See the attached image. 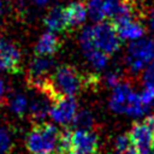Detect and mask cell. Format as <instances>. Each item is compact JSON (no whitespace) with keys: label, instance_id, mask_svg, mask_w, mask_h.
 Returning a JSON list of instances; mask_svg holds the SVG:
<instances>
[{"label":"cell","instance_id":"obj_1","mask_svg":"<svg viewBox=\"0 0 154 154\" xmlns=\"http://www.w3.org/2000/svg\"><path fill=\"white\" fill-rule=\"evenodd\" d=\"M97 81L99 78L96 76H84L75 66L61 65L54 70L42 94L54 102L65 96H75L82 89L97 83Z\"/></svg>","mask_w":154,"mask_h":154},{"label":"cell","instance_id":"obj_2","mask_svg":"<svg viewBox=\"0 0 154 154\" xmlns=\"http://www.w3.org/2000/svg\"><path fill=\"white\" fill-rule=\"evenodd\" d=\"M60 131L51 123H36L25 138V146L30 154H54L57 152Z\"/></svg>","mask_w":154,"mask_h":154},{"label":"cell","instance_id":"obj_3","mask_svg":"<svg viewBox=\"0 0 154 154\" xmlns=\"http://www.w3.org/2000/svg\"><path fill=\"white\" fill-rule=\"evenodd\" d=\"M109 107L117 113H126L132 117H140L149 109V106L143 103L141 95L136 94L131 85L124 81L113 88Z\"/></svg>","mask_w":154,"mask_h":154},{"label":"cell","instance_id":"obj_4","mask_svg":"<svg viewBox=\"0 0 154 154\" xmlns=\"http://www.w3.org/2000/svg\"><path fill=\"white\" fill-rule=\"evenodd\" d=\"M154 61V38H140L130 43L126 64L134 72H140Z\"/></svg>","mask_w":154,"mask_h":154},{"label":"cell","instance_id":"obj_5","mask_svg":"<svg viewBox=\"0 0 154 154\" xmlns=\"http://www.w3.org/2000/svg\"><path fill=\"white\" fill-rule=\"evenodd\" d=\"M90 30L94 45L97 49L107 55H111L119 49L122 38L111 22H97V24L90 26Z\"/></svg>","mask_w":154,"mask_h":154},{"label":"cell","instance_id":"obj_6","mask_svg":"<svg viewBox=\"0 0 154 154\" xmlns=\"http://www.w3.org/2000/svg\"><path fill=\"white\" fill-rule=\"evenodd\" d=\"M52 69H53V61L49 59V57H38L36 55L29 66L28 70V85L40 93H43L49 77L52 76Z\"/></svg>","mask_w":154,"mask_h":154},{"label":"cell","instance_id":"obj_7","mask_svg":"<svg viewBox=\"0 0 154 154\" xmlns=\"http://www.w3.org/2000/svg\"><path fill=\"white\" fill-rule=\"evenodd\" d=\"M128 135L140 154H150L154 146V129L146 120L134 123Z\"/></svg>","mask_w":154,"mask_h":154},{"label":"cell","instance_id":"obj_8","mask_svg":"<svg viewBox=\"0 0 154 154\" xmlns=\"http://www.w3.org/2000/svg\"><path fill=\"white\" fill-rule=\"evenodd\" d=\"M99 149V140L91 130H72L71 153L72 154H96Z\"/></svg>","mask_w":154,"mask_h":154},{"label":"cell","instance_id":"obj_9","mask_svg":"<svg viewBox=\"0 0 154 154\" xmlns=\"http://www.w3.org/2000/svg\"><path fill=\"white\" fill-rule=\"evenodd\" d=\"M77 113V102L73 96H65L51 105L49 117L61 125H67L72 123Z\"/></svg>","mask_w":154,"mask_h":154},{"label":"cell","instance_id":"obj_10","mask_svg":"<svg viewBox=\"0 0 154 154\" xmlns=\"http://www.w3.org/2000/svg\"><path fill=\"white\" fill-rule=\"evenodd\" d=\"M0 58L5 63L6 71L10 73H19L22 70V55L18 47L4 38H0Z\"/></svg>","mask_w":154,"mask_h":154},{"label":"cell","instance_id":"obj_11","mask_svg":"<svg viewBox=\"0 0 154 154\" xmlns=\"http://www.w3.org/2000/svg\"><path fill=\"white\" fill-rule=\"evenodd\" d=\"M119 2V0H88L85 6L93 20L103 22L107 18H112Z\"/></svg>","mask_w":154,"mask_h":154},{"label":"cell","instance_id":"obj_12","mask_svg":"<svg viewBox=\"0 0 154 154\" xmlns=\"http://www.w3.org/2000/svg\"><path fill=\"white\" fill-rule=\"evenodd\" d=\"M138 19V7L136 0H122L112 16V25H119L130 20Z\"/></svg>","mask_w":154,"mask_h":154},{"label":"cell","instance_id":"obj_13","mask_svg":"<svg viewBox=\"0 0 154 154\" xmlns=\"http://www.w3.org/2000/svg\"><path fill=\"white\" fill-rule=\"evenodd\" d=\"M61 48V42L59 37L53 34V31L45 32L37 41L35 46V54L38 57H52L59 52Z\"/></svg>","mask_w":154,"mask_h":154},{"label":"cell","instance_id":"obj_14","mask_svg":"<svg viewBox=\"0 0 154 154\" xmlns=\"http://www.w3.org/2000/svg\"><path fill=\"white\" fill-rule=\"evenodd\" d=\"M43 22H45V25L51 31H55V32L70 31L66 16H65V7H61V6L52 7L46 14Z\"/></svg>","mask_w":154,"mask_h":154},{"label":"cell","instance_id":"obj_15","mask_svg":"<svg viewBox=\"0 0 154 154\" xmlns=\"http://www.w3.org/2000/svg\"><path fill=\"white\" fill-rule=\"evenodd\" d=\"M65 16L67 20V25L71 29H75L85 20L87 17V6L81 1H75L69 4L65 7Z\"/></svg>","mask_w":154,"mask_h":154},{"label":"cell","instance_id":"obj_16","mask_svg":"<svg viewBox=\"0 0 154 154\" xmlns=\"http://www.w3.org/2000/svg\"><path fill=\"white\" fill-rule=\"evenodd\" d=\"M114 29H116L117 34L119 35V37L122 40H125V38H128V40H140V38H142V36L146 32V29H144L143 24L138 19L130 20V22L116 25Z\"/></svg>","mask_w":154,"mask_h":154},{"label":"cell","instance_id":"obj_17","mask_svg":"<svg viewBox=\"0 0 154 154\" xmlns=\"http://www.w3.org/2000/svg\"><path fill=\"white\" fill-rule=\"evenodd\" d=\"M49 103L42 99V97H36L31 101L29 106V112L30 117L35 120H42L47 114H49Z\"/></svg>","mask_w":154,"mask_h":154},{"label":"cell","instance_id":"obj_18","mask_svg":"<svg viewBox=\"0 0 154 154\" xmlns=\"http://www.w3.org/2000/svg\"><path fill=\"white\" fill-rule=\"evenodd\" d=\"M83 53L89 60V63L97 70H102L106 66L108 58H109V55H107L106 53H103L102 51L97 48H89V49L83 51Z\"/></svg>","mask_w":154,"mask_h":154},{"label":"cell","instance_id":"obj_19","mask_svg":"<svg viewBox=\"0 0 154 154\" xmlns=\"http://www.w3.org/2000/svg\"><path fill=\"white\" fill-rule=\"evenodd\" d=\"M72 123H73V126L76 129L91 130V128L94 125V118H93V116H91V113L89 111L82 109V111L76 113Z\"/></svg>","mask_w":154,"mask_h":154},{"label":"cell","instance_id":"obj_20","mask_svg":"<svg viewBox=\"0 0 154 154\" xmlns=\"http://www.w3.org/2000/svg\"><path fill=\"white\" fill-rule=\"evenodd\" d=\"M8 106H10L11 111H12L14 114L22 117V116L25 113L26 108H28L26 97H25L24 95L19 94V93H16V94L11 95V97L8 99Z\"/></svg>","mask_w":154,"mask_h":154},{"label":"cell","instance_id":"obj_21","mask_svg":"<svg viewBox=\"0 0 154 154\" xmlns=\"http://www.w3.org/2000/svg\"><path fill=\"white\" fill-rule=\"evenodd\" d=\"M130 146H131V142L128 134L118 136L116 140V154H123Z\"/></svg>","mask_w":154,"mask_h":154},{"label":"cell","instance_id":"obj_22","mask_svg":"<svg viewBox=\"0 0 154 154\" xmlns=\"http://www.w3.org/2000/svg\"><path fill=\"white\" fill-rule=\"evenodd\" d=\"M11 137L6 129L0 128V154H6L11 148Z\"/></svg>","mask_w":154,"mask_h":154},{"label":"cell","instance_id":"obj_23","mask_svg":"<svg viewBox=\"0 0 154 154\" xmlns=\"http://www.w3.org/2000/svg\"><path fill=\"white\" fill-rule=\"evenodd\" d=\"M143 81H144V87L154 88V61L147 66L143 75Z\"/></svg>","mask_w":154,"mask_h":154},{"label":"cell","instance_id":"obj_24","mask_svg":"<svg viewBox=\"0 0 154 154\" xmlns=\"http://www.w3.org/2000/svg\"><path fill=\"white\" fill-rule=\"evenodd\" d=\"M141 99L143 101L144 105L147 106H152L154 103V88L152 87H144V90L141 94Z\"/></svg>","mask_w":154,"mask_h":154},{"label":"cell","instance_id":"obj_25","mask_svg":"<svg viewBox=\"0 0 154 154\" xmlns=\"http://www.w3.org/2000/svg\"><path fill=\"white\" fill-rule=\"evenodd\" d=\"M120 82H122V76H120L119 71H109L106 75V83H107V85L114 88Z\"/></svg>","mask_w":154,"mask_h":154},{"label":"cell","instance_id":"obj_26","mask_svg":"<svg viewBox=\"0 0 154 154\" xmlns=\"http://www.w3.org/2000/svg\"><path fill=\"white\" fill-rule=\"evenodd\" d=\"M148 25L150 29L154 30V8L148 12Z\"/></svg>","mask_w":154,"mask_h":154},{"label":"cell","instance_id":"obj_27","mask_svg":"<svg viewBox=\"0 0 154 154\" xmlns=\"http://www.w3.org/2000/svg\"><path fill=\"white\" fill-rule=\"evenodd\" d=\"M123 154H140V153H138V150H137V149L131 144V146H130V147H129V148H128Z\"/></svg>","mask_w":154,"mask_h":154},{"label":"cell","instance_id":"obj_28","mask_svg":"<svg viewBox=\"0 0 154 154\" xmlns=\"http://www.w3.org/2000/svg\"><path fill=\"white\" fill-rule=\"evenodd\" d=\"M144 120H146V122H147V123H148V124H149V125H150V126L154 129V114H153V116L147 117Z\"/></svg>","mask_w":154,"mask_h":154},{"label":"cell","instance_id":"obj_29","mask_svg":"<svg viewBox=\"0 0 154 154\" xmlns=\"http://www.w3.org/2000/svg\"><path fill=\"white\" fill-rule=\"evenodd\" d=\"M35 5H37V6H45L47 2H48V0H31Z\"/></svg>","mask_w":154,"mask_h":154},{"label":"cell","instance_id":"obj_30","mask_svg":"<svg viewBox=\"0 0 154 154\" xmlns=\"http://www.w3.org/2000/svg\"><path fill=\"white\" fill-rule=\"evenodd\" d=\"M4 93H5V85H4V82L0 79V101L4 97Z\"/></svg>","mask_w":154,"mask_h":154},{"label":"cell","instance_id":"obj_31","mask_svg":"<svg viewBox=\"0 0 154 154\" xmlns=\"http://www.w3.org/2000/svg\"><path fill=\"white\" fill-rule=\"evenodd\" d=\"M0 70H6V66H5V63L2 61V59L0 58Z\"/></svg>","mask_w":154,"mask_h":154},{"label":"cell","instance_id":"obj_32","mask_svg":"<svg viewBox=\"0 0 154 154\" xmlns=\"http://www.w3.org/2000/svg\"><path fill=\"white\" fill-rule=\"evenodd\" d=\"M54 154H72V153H60V152H55Z\"/></svg>","mask_w":154,"mask_h":154},{"label":"cell","instance_id":"obj_33","mask_svg":"<svg viewBox=\"0 0 154 154\" xmlns=\"http://www.w3.org/2000/svg\"><path fill=\"white\" fill-rule=\"evenodd\" d=\"M150 154H154V146H153V148H152V150H150Z\"/></svg>","mask_w":154,"mask_h":154},{"label":"cell","instance_id":"obj_34","mask_svg":"<svg viewBox=\"0 0 154 154\" xmlns=\"http://www.w3.org/2000/svg\"><path fill=\"white\" fill-rule=\"evenodd\" d=\"M0 14H1V0H0Z\"/></svg>","mask_w":154,"mask_h":154}]
</instances>
